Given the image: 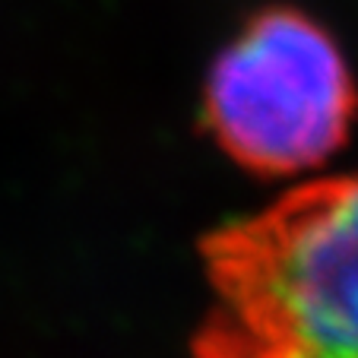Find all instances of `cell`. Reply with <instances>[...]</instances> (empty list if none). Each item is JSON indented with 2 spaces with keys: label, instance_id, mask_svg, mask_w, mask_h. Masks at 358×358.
<instances>
[{
  "label": "cell",
  "instance_id": "cell-1",
  "mask_svg": "<svg viewBox=\"0 0 358 358\" xmlns=\"http://www.w3.org/2000/svg\"><path fill=\"white\" fill-rule=\"evenodd\" d=\"M194 358H358V175L308 181L200 241Z\"/></svg>",
  "mask_w": 358,
  "mask_h": 358
},
{
  "label": "cell",
  "instance_id": "cell-2",
  "mask_svg": "<svg viewBox=\"0 0 358 358\" xmlns=\"http://www.w3.org/2000/svg\"><path fill=\"white\" fill-rule=\"evenodd\" d=\"M358 86L336 38L298 7L250 16L203 83V124L257 178L317 169L349 140Z\"/></svg>",
  "mask_w": 358,
  "mask_h": 358
}]
</instances>
